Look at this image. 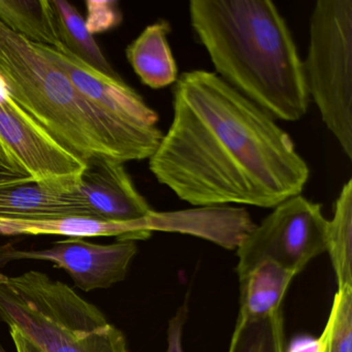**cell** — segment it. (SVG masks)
Returning <instances> with one entry per match:
<instances>
[{"mask_svg":"<svg viewBox=\"0 0 352 352\" xmlns=\"http://www.w3.org/2000/svg\"><path fill=\"white\" fill-rule=\"evenodd\" d=\"M285 331L281 310L261 320L236 318L228 352H285Z\"/></svg>","mask_w":352,"mask_h":352,"instance_id":"obj_18","label":"cell"},{"mask_svg":"<svg viewBox=\"0 0 352 352\" xmlns=\"http://www.w3.org/2000/svg\"><path fill=\"white\" fill-rule=\"evenodd\" d=\"M137 253L133 241L102 245L69 238L42 250H20L11 244L0 246V261H49L65 270L78 288L88 292L123 281Z\"/></svg>","mask_w":352,"mask_h":352,"instance_id":"obj_8","label":"cell"},{"mask_svg":"<svg viewBox=\"0 0 352 352\" xmlns=\"http://www.w3.org/2000/svg\"><path fill=\"white\" fill-rule=\"evenodd\" d=\"M0 321L43 352H129L124 333L96 305L42 272L0 273Z\"/></svg>","mask_w":352,"mask_h":352,"instance_id":"obj_4","label":"cell"},{"mask_svg":"<svg viewBox=\"0 0 352 352\" xmlns=\"http://www.w3.org/2000/svg\"><path fill=\"white\" fill-rule=\"evenodd\" d=\"M94 217L83 195L54 190L18 174L0 173V220H48Z\"/></svg>","mask_w":352,"mask_h":352,"instance_id":"obj_11","label":"cell"},{"mask_svg":"<svg viewBox=\"0 0 352 352\" xmlns=\"http://www.w3.org/2000/svg\"><path fill=\"white\" fill-rule=\"evenodd\" d=\"M0 22L34 44H60L50 0H0Z\"/></svg>","mask_w":352,"mask_h":352,"instance_id":"obj_15","label":"cell"},{"mask_svg":"<svg viewBox=\"0 0 352 352\" xmlns=\"http://www.w3.org/2000/svg\"><path fill=\"white\" fill-rule=\"evenodd\" d=\"M327 219L319 204L302 195L290 197L243 239L236 249L238 276L263 261H272L298 275L313 259L327 252Z\"/></svg>","mask_w":352,"mask_h":352,"instance_id":"obj_6","label":"cell"},{"mask_svg":"<svg viewBox=\"0 0 352 352\" xmlns=\"http://www.w3.org/2000/svg\"><path fill=\"white\" fill-rule=\"evenodd\" d=\"M0 156L18 174L63 192L77 189L85 168L15 102L1 76Z\"/></svg>","mask_w":352,"mask_h":352,"instance_id":"obj_7","label":"cell"},{"mask_svg":"<svg viewBox=\"0 0 352 352\" xmlns=\"http://www.w3.org/2000/svg\"><path fill=\"white\" fill-rule=\"evenodd\" d=\"M0 352H7L1 343H0Z\"/></svg>","mask_w":352,"mask_h":352,"instance_id":"obj_25","label":"cell"},{"mask_svg":"<svg viewBox=\"0 0 352 352\" xmlns=\"http://www.w3.org/2000/svg\"><path fill=\"white\" fill-rule=\"evenodd\" d=\"M61 44L78 58L96 71L120 77L113 69L94 36L88 32L85 19L77 8L65 0H51Z\"/></svg>","mask_w":352,"mask_h":352,"instance_id":"obj_16","label":"cell"},{"mask_svg":"<svg viewBox=\"0 0 352 352\" xmlns=\"http://www.w3.org/2000/svg\"><path fill=\"white\" fill-rule=\"evenodd\" d=\"M84 162L78 190L94 217L129 222L147 217L154 211L135 188L123 162L100 156Z\"/></svg>","mask_w":352,"mask_h":352,"instance_id":"obj_10","label":"cell"},{"mask_svg":"<svg viewBox=\"0 0 352 352\" xmlns=\"http://www.w3.org/2000/svg\"><path fill=\"white\" fill-rule=\"evenodd\" d=\"M324 346V337L322 333L316 339L305 336L294 340L288 348H286L285 352H323Z\"/></svg>","mask_w":352,"mask_h":352,"instance_id":"obj_22","label":"cell"},{"mask_svg":"<svg viewBox=\"0 0 352 352\" xmlns=\"http://www.w3.org/2000/svg\"><path fill=\"white\" fill-rule=\"evenodd\" d=\"M10 327V335L13 339L14 345H15L17 352H43L38 346L34 345L28 338L24 336L21 331L15 327Z\"/></svg>","mask_w":352,"mask_h":352,"instance_id":"obj_23","label":"cell"},{"mask_svg":"<svg viewBox=\"0 0 352 352\" xmlns=\"http://www.w3.org/2000/svg\"><path fill=\"white\" fill-rule=\"evenodd\" d=\"M322 335L327 352H352V288L336 292Z\"/></svg>","mask_w":352,"mask_h":352,"instance_id":"obj_19","label":"cell"},{"mask_svg":"<svg viewBox=\"0 0 352 352\" xmlns=\"http://www.w3.org/2000/svg\"><path fill=\"white\" fill-rule=\"evenodd\" d=\"M88 10L85 20L88 32L94 36L119 25L122 19L116 1H92L86 3Z\"/></svg>","mask_w":352,"mask_h":352,"instance_id":"obj_20","label":"cell"},{"mask_svg":"<svg viewBox=\"0 0 352 352\" xmlns=\"http://www.w3.org/2000/svg\"><path fill=\"white\" fill-rule=\"evenodd\" d=\"M296 274L272 261L254 265L240 281L238 318L261 320L281 310V304Z\"/></svg>","mask_w":352,"mask_h":352,"instance_id":"obj_13","label":"cell"},{"mask_svg":"<svg viewBox=\"0 0 352 352\" xmlns=\"http://www.w3.org/2000/svg\"><path fill=\"white\" fill-rule=\"evenodd\" d=\"M67 74L80 94L91 104L118 120L147 131H160L158 114L120 77L96 71L69 52L63 44L38 45Z\"/></svg>","mask_w":352,"mask_h":352,"instance_id":"obj_9","label":"cell"},{"mask_svg":"<svg viewBox=\"0 0 352 352\" xmlns=\"http://www.w3.org/2000/svg\"><path fill=\"white\" fill-rule=\"evenodd\" d=\"M164 218L153 211L147 217L129 222L106 221L94 217L69 216L48 220H0L1 236H67L69 238L115 236L117 241L147 240L162 232Z\"/></svg>","mask_w":352,"mask_h":352,"instance_id":"obj_12","label":"cell"},{"mask_svg":"<svg viewBox=\"0 0 352 352\" xmlns=\"http://www.w3.org/2000/svg\"><path fill=\"white\" fill-rule=\"evenodd\" d=\"M173 110L149 168L179 199L275 208L304 190L310 168L290 135L216 74L183 73Z\"/></svg>","mask_w":352,"mask_h":352,"instance_id":"obj_1","label":"cell"},{"mask_svg":"<svg viewBox=\"0 0 352 352\" xmlns=\"http://www.w3.org/2000/svg\"><path fill=\"white\" fill-rule=\"evenodd\" d=\"M170 32L168 22H156L147 26L126 49L133 71L152 89L168 87L178 80V67L168 42Z\"/></svg>","mask_w":352,"mask_h":352,"instance_id":"obj_14","label":"cell"},{"mask_svg":"<svg viewBox=\"0 0 352 352\" xmlns=\"http://www.w3.org/2000/svg\"><path fill=\"white\" fill-rule=\"evenodd\" d=\"M309 98L352 160V0H318L302 61Z\"/></svg>","mask_w":352,"mask_h":352,"instance_id":"obj_5","label":"cell"},{"mask_svg":"<svg viewBox=\"0 0 352 352\" xmlns=\"http://www.w3.org/2000/svg\"><path fill=\"white\" fill-rule=\"evenodd\" d=\"M327 252L337 277L338 289L352 288V180L343 185L327 220Z\"/></svg>","mask_w":352,"mask_h":352,"instance_id":"obj_17","label":"cell"},{"mask_svg":"<svg viewBox=\"0 0 352 352\" xmlns=\"http://www.w3.org/2000/svg\"><path fill=\"white\" fill-rule=\"evenodd\" d=\"M188 316L187 302L181 305L174 316L168 321V348L166 352H184L183 349V329Z\"/></svg>","mask_w":352,"mask_h":352,"instance_id":"obj_21","label":"cell"},{"mask_svg":"<svg viewBox=\"0 0 352 352\" xmlns=\"http://www.w3.org/2000/svg\"><path fill=\"white\" fill-rule=\"evenodd\" d=\"M0 76L15 102L81 160H149L164 137L162 131L137 129L94 106L38 45L1 22Z\"/></svg>","mask_w":352,"mask_h":352,"instance_id":"obj_3","label":"cell"},{"mask_svg":"<svg viewBox=\"0 0 352 352\" xmlns=\"http://www.w3.org/2000/svg\"><path fill=\"white\" fill-rule=\"evenodd\" d=\"M191 26L221 78L275 120H300L309 94L289 28L270 0H192Z\"/></svg>","mask_w":352,"mask_h":352,"instance_id":"obj_2","label":"cell"},{"mask_svg":"<svg viewBox=\"0 0 352 352\" xmlns=\"http://www.w3.org/2000/svg\"><path fill=\"white\" fill-rule=\"evenodd\" d=\"M0 173H3V174H18L1 156H0ZM22 176H23V175H22Z\"/></svg>","mask_w":352,"mask_h":352,"instance_id":"obj_24","label":"cell"},{"mask_svg":"<svg viewBox=\"0 0 352 352\" xmlns=\"http://www.w3.org/2000/svg\"><path fill=\"white\" fill-rule=\"evenodd\" d=\"M325 343V342H324ZM323 352H327V350H325V346H324V350H323Z\"/></svg>","mask_w":352,"mask_h":352,"instance_id":"obj_26","label":"cell"}]
</instances>
